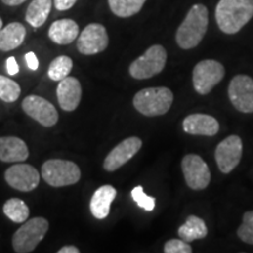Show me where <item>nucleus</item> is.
<instances>
[{
    "label": "nucleus",
    "instance_id": "1",
    "mask_svg": "<svg viewBox=\"0 0 253 253\" xmlns=\"http://www.w3.org/2000/svg\"><path fill=\"white\" fill-rule=\"evenodd\" d=\"M214 15L221 32L238 33L253 17V0H219Z\"/></svg>",
    "mask_w": 253,
    "mask_h": 253
},
{
    "label": "nucleus",
    "instance_id": "2",
    "mask_svg": "<svg viewBox=\"0 0 253 253\" xmlns=\"http://www.w3.org/2000/svg\"><path fill=\"white\" fill-rule=\"evenodd\" d=\"M209 24L208 8L196 4L190 8L186 17L176 33V41L183 49L194 48L203 40Z\"/></svg>",
    "mask_w": 253,
    "mask_h": 253
},
{
    "label": "nucleus",
    "instance_id": "3",
    "mask_svg": "<svg viewBox=\"0 0 253 253\" xmlns=\"http://www.w3.org/2000/svg\"><path fill=\"white\" fill-rule=\"evenodd\" d=\"M173 101L172 91L167 87L145 88L134 96V107L145 116H160L169 112Z\"/></svg>",
    "mask_w": 253,
    "mask_h": 253
},
{
    "label": "nucleus",
    "instance_id": "4",
    "mask_svg": "<svg viewBox=\"0 0 253 253\" xmlns=\"http://www.w3.org/2000/svg\"><path fill=\"white\" fill-rule=\"evenodd\" d=\"M48 231V221L42 217L32 218L26 220L12 238V245L15 252L30 253L37 249L39 243L45 238Z\"/></svg>",
    "mask_w": 253,
    "mask_h": 253
},
{
    "label": "nucleus",
    "instance_id": "5",
    "mask_svg": "<svg viewBox=\"0 0 253 253\" xmlns=\"http://www.w3.org/2000/svg\"><path fill=\"white\" fill-rule=\"evenodd\" d=\"M41 177L50 186L73 185L81 178V171L74 162L65 160H49L42 164Z\"/></svg>",
    "mask_w": 253,
    "mask_h": 253
},
{
    "label": "nucleus",
    "instance_id": "6",
    "mask_svg": "<svg viewBox=\"0 0 253 253\" xmlns=\"http://www.w3.org/2000/svg\"><path fill=\"white\" fill-rule=\"evenodd\" d=\"M167 63V50L163 46L154 45L145 50L129 67V73L134 79L144 80L153 78L163 71Z\"/></svg>",
    "mask_w": 253,
    "mask_h": 253
},
{
    "label": "nucleus",
    "instance_id": "7",
    "mask_svg": "<svg viewBox=\"0 0 253 253\" xmlns=\"http://www.w3.org/2000/svg\"><path fill=\"white\" fill-rule=\"evenodd\" d=\"M225 69L216 60H203L195 66L192 73L194 88L198 94L207 95L223 80Z\"/></svg>",
    "mask_w": 253,
    "mask_h": 253
},
{
    "label": "nucleus",
    "instance_id": "8",
    "mask_svg": "<svg viewBox=\"0 0 253 253\" xmlns=\"http://www.w3.org/2000/svg\"><path fill=\"white\" fill-rule=\"evenodd\" d=\"M182 171L190 189L203 190L211 181V173L208 164L201 156L189 154L182 160Z\"/></svg>",
    "mask_w": 253,
    "mask_h": 253
},
{
    "label": "nucleus",
    "instance_id": "9",
    "mask_svg": "<svg viewBox=\"0 0 253 253\" xmlns=\"http://www.w3.org/2000/svg\"><path fill=\"white\" fill-rule=\"evenodd\" d=\"M242 155V138L237 135H231L217 145L214 158L220 171L223 173H230L239 164Z\"/></svg>",
    "mask_w": 253,
    "mask_h": 253
},
{
    "label": "nucleus",
    "instance_id": "10",
    "mask_svg": "<svg viewBox=\"0 0 253 253\" xmlns=\"http://www.w3.org/2000/svg\"><path fill=\"white\" fill-rule=\"evenodd\" d=\"M109 43L106 27L101 24H89L78 38V49L81 54L93 55L103 52Z\"/></svg>",
    "mask_w": 253,
    "mask_h": 253
},
{
    "label": "nucleus",
    "instance_id": "11",
    "mask_svg": "<svg viewBox=\"0 0 253 253\" xmlns=\"http://www.w3.org/2000/svg\"><path fill=\"white\" fill-rule=\"evenodd\" d=\"M229 97L239 112L253 113V79L248 75H237L229 84Z\"/></svg>",
    "mask_w": 253,
    "mask_h": 253
},
{
    "label": "nucleus",
    "instance_id": "12",
    "mask_svg": "<svg viewBox=\"0 0 253 253\" xmlns=\"http://www.w3.org/2000/svg\"><path fill=\"white\" fill-rule=\"evenodd\" d=\"M23 109L30 118L43 126H53L59 120L58 110L49 101L38 95H30L23 101Z\"/></svg>",
    "mask_w": 253,
    "mask_h": 253
},
{
    "label": "nucleus",
    "instance_id": "13",
    "mask_svg": "<svg viewBox=\"0 0 253 253\" xmlns=\"http://www.w3.org/2000/svg\"><path fill=\"white\" fill-rule=\"evenodd\" d=\"M5 179L13 189L28 192L39 185L40 173L30 164H14L6 170Z\"/></svg>",
    "mask_w": 253,
    "mask_h": 253
},
{
    "label": "nucleus",
    "instance_id": "14",
    "mask_svg": "<svg viewBox=\"0 0 253 253\" xmlns=\"http://www.w3.org/2000/svg\"><path fill=\"white\" fill-rule=\"evenodd\" d=\"M142 147V141L138 137H129L116 145L108 154L103 162V168L107 171H115L119 168L130 161Z\"/></svg>",
    "mask_w": 253,
    "mask_h": 253
},
{
    "label": "nucleus",
    "instance_id": "15",
    "mask_svg": "<svg viewBox=\"0 0 253 253\" xmlns=\"http://www.w3.org/2000/svg\"><path fill=\"white\" fill-rule=\"evenodd\" d=\"M56 95L60 107L66 112H73L80 104L82 96L81 84L75 78L67 77L62 79L56 89Z\"/></svg>",
    "mask_w": 253,
    "mask_h": 253
},
{
    "label": "nucleus",
    "instance_id": "16",
    "mask_svg": "<svg viewBox=\"0 0 253 253\" xmlns=\"http://www.w3.org/2000/svg\"><path fill=\"white\" fill-rule=\"evenodd\" d=\"M183 130L190 135L214 136L219 131V123L207 114H192L183 121Z\"/></svg>",
    "mask_w": 253,
    "mask_h": 253
},
{
    "label": "nucleus",
    "instance_id": "17",
    "mask_svg": "<svg viewBox=\"0 0 253 253\" xmlns=\"http://www.w3.org/2000/svg\"><path fill=\"white\" fill-rule=\"evenodd\" d=\"M30 153L25 142L14 136L0 137V161L7 163L24 162Z\"/></svg>",
    "mask_w": 253,
    "mask_h": 253
},
{
    "label": "nucleus",
    "instance_id": "18",
    "mask_svg": "<svg viewBox=\"0 0 253 253\" xmlns=\"http://www.w3.org/2000/svg\"><path fill=\"white\" fill-rule=\"evenodd\" d=\"M116 197V189L112 185H103L94 192L90 199L91 214L96 219H104L110 212V205Z\"/></svg>",
    "mask_w": 253,
    "mask_h": 253
},
{
    "label": "nucleus",
    "instance_id": "19",
    "mask_svg": "<svg viewBox=\"0 0 253 253\" xmlns=\"http://www.w3.org/2000/svg\"><path fill=\"white\" fill-rule=\"evenodd\" d=\"M79 25L72 19H61L50 25L48 37L53 42L68 45L79 37Z\"/></svg>",
    "mask_w": 253,
    "mask_h": 253
},
{
    "label": "nucleus",
    "instance_id": "20",
    "mask_svg": "<svg viewBox=\"0 0 253 253\" xmlns=\"http://www.w3.org/2000/svg\"><path fill=\"white\" fill-rule=\"evenodd\" d=\"M26 37V28L20 23H11L0 30V50L8 52L18 48Z\"/></svg>",
    "mask_w": 253,
    "mask_h": 253
},
{
    "label": "nucleus",
    "instance_id": "21",
    "mask_svg": "<svg viewBox=\"0 0 253 253\" xmlns=\"http://www.w3.org/2000/svg\"><path fill=\"white\" fill-rule=\"evenodd\" d=\"M208 235L207 224L202 218L197 216H189L186 221L178 229L179 238L185 240V242H194L197 239H203Z\"/></svg>",
    "mask_w": 253,
    "mask_h": 253
},
{
    "label": "nucleus",
    "instance_id": "22",
    "mask_svg": "<svg viewBox=\"0 0 253 253\" xmlns=\"http://www.w3.org/2000/svg\"><path fill=\"white\" fill-rule=\"evenodd\" d=\"M53 0H33L26 11V21L32 27H41L48 18Z\"/></svg>",
    "mask_w": 253,
    "mask_h": 253
},
{
    "label": "nucleus",
    "instance_id": "23",
    "mask_svg": "<svg viewBox=\"0 0 253 253\" xmlns=\"http://www.w3.org/2000/svg\"><path fill=\"white\" fill-rule=\"evenodd\" d=\"M109 7L120 18H129L141 11L145 0H108Z\"/></svg>",
    "mask_w": 253,
    "mask_h": 253
},
{
    "label": "nucleus",
    "instance_id": "24",
    "mask_svg": "<svg viewBox=\"0 0 253 253\" xmlns=\"http://www.w3.org/2000/svg\"><path fill=\"white\" fill-rule=\"evenodd\" d=\"M4 213L6 217L14 223H24L27 220L28 216H30V210L28 207L25 204L24 201L19 198H11L4 204Z\"/></svg>",
    "mask_w": 253,
    "mask_h": 253
},
{
    "label": "nucleus",
    "instance_id": "25",
    "mask_svg": "<svg viewBox=\"0 0 253 253\" xmlns=\"http://www.w3.org/2000/svg\"><path fill=\"white\" fill-rule=\"evenodd\" d=\"M73 68V61L66 55H60L50 62L48 68V77L53 81H61L67 78Z\"/></svg>",
    "mask_w": 253,
    "mask_h": 253
},
{
    "label": "nucleus",
    "instance_id": "26",
    "mask_svg": "<svg viewBox=\"0 0 253 253\" xmlns=\"http://www.w3.org/2000/svg\"><path fill=\"white\" fill-rule=\"evenodd\" d=\"M20 86L13 80L0 75V99L5 102H14L20 96Z\"/></svg>",
    "mask_w": 253,
    "mask_h": 253
},
{
    "label": "nucleus",
    "instance_id": "27",
    "mask_svg": "<svg viewBox=\"0 0 253 253\" xmlns=\"http://www.w3.org/2000/svg\"><path fill=\"white\" fill-rule=\"evenodd\" d=\"M237 235L246 244L253 245V211L244 213L243 223L237 231Z\"/></svg>",
    "mask_w": 253,
    "mask_h": 253
},
{
    "label": "nucleus",
    "instance_id": "28",
    "mask_svg": "<svg viewBox=\"0 0 253 253\" xmlns=\"http://www.w3.org/2000/svg\"><path fill=\"white\" fill-rule=\"evenodd\" d=\"M131 197L136 202V204L140 208L144 209L145 211H153L155 209V205H156V199L151 197V196L145 195L144 190L141 185L135 186L131 190Z\"/></svg>",
    "mask_w": 253,
    "mask_h": 253
},
{
    "label": "nucleus",
    "instance_id": "29",
    "mask_svg": "<svg viewBox=\"0 0 253 253\" xmlns=\"http://www.w3.org/2000/svg\"><path fill=\"white\" fill-rule=\"evenodd\" d=\"M166 253H191L192 249L188 242L183 239H171L164 245Z\"/></svg>",
    "mask_w": 253,
    "mask_h": 253
},
{
    "label": "nucleus",
    "instance_id": "30",
    "mask_svg": "<svg viewBox=\"0 0 253 253\" xmlns=\"http://www.w3.org/2000/svg\"><path fill=\"white\" fill-rule=\"evenodd\" d=\"M78 0H54L55 8L58 11H67L72 8Z\"/></svg>",
    "mask_w": 253,
    "mask_h": 253
},
{
    "label": "nucleus",
    "instance_id": "31",
    "mask_svg": "<svg viewBox=\"0 0 253 253\" xmlns=\"http://www.w3.org/2000/svg\"><path fill=\"white\" fill-rule=\"evenodd\" d=\"M25 60H26L28 68L31 71H37L38 67H39V61H38L37 55L34 54L33 52H28L26 55H25Z\"/></svg>",
    "mask_w": 253,
    "mask_h": 253
},
{
    "label": "nucleus",
    "instance_id": "32",
    "mask_svg": "<svg viewBox=\"0 0 253 253\" xmlns=\"http://www.w3.org/2000/svg\"><path fill=\"white\" fill-rule=\"evenodd\" d=\"M6 67H7V72L9 75H15L19 73V66L17 61H15L14 56H11L6 60Z\"/></svg>",
    "mask_w": 253,
    "mask_h": 253
},
{
    "label": "nucleus",
    "instance_id": "33",
    "mask_svg": "<svg viewBox=\"0 0 253 253\" xmlns=\"http://www.w3.org/2000/svg\"><path fill=\"white\" fill-rule=\"evenodd\" d=\"M80 251H79L78 248H75V246L73 245H69V246H63L62 249H60L58 253H79Z\"/></svg>",
    "mask_w": 253,
    "mask_h": 253
},
{
    "label": "nucleus",
    "instance_id": "34",
    "mask_svg": "<svg viewBox=\"0 0 253 253\" xmlns=\"http://www.w3.org/2000/svg\"><path fill=\"white\" fill-rule=\"evenodd\" d=\"M1 1L4 2L5 5H8V6H18L23 4V2L26 1V0H1Z\"/></svg>",
    "mask_w": 253,
    "mask_h": 253
},
{
    "label": "nucleus",
    "instance_id": "35",
    "mask_svg": "<svg viewBox=\"0 0 253 253\" xmlns=\"http://www.w3.org/2000/svg\"><path fill=\"white\" fill-rule=\"evenodd\" d=\"M2 28V20H1V18H0V30H1Z\"/></svg>",
    "mask_w": 253,
    "mask_h": 253
}]
</instances>
